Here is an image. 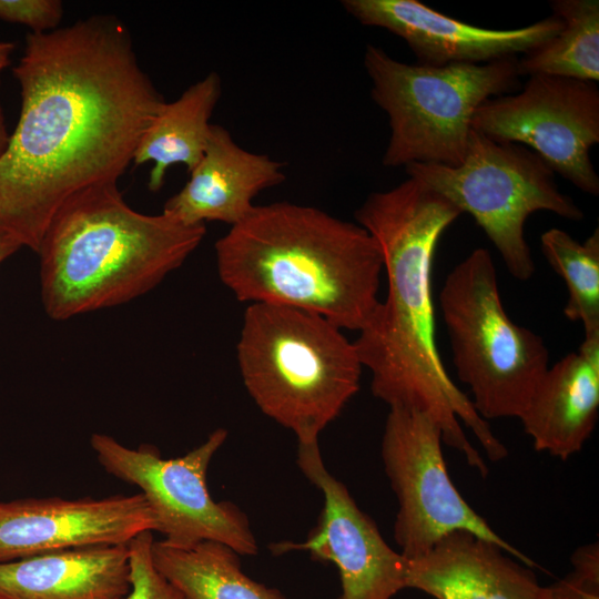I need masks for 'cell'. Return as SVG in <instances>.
Segmentation results:
<instances>
[{
	"label": "cell",
	"instance_id": "19",
	"mask_svg": "<svg viewBox=\"0 0 599 599\" xmlns=\"http://www.w3.org/2000/svg\"><path fill=\"white\" fill-rule=\"evenodd\" d=\"M222 94V80L216 72L190 85L176 100L164 102L143 133L132 163L153 162L148 186L158 192L166 171L183 164L192 171L205 151L210 119Z\"/></svg>",
	"mask_w": 599,
	"mask_h": 599
},
{
	"label": "cell",
	"instance_id": "2",
	"mask_svg": "<svg viewBox=\"0 0 599 599\" xmlns=\"http://www.w3.org/2000/svg\"><path fill=\"white\" fill-rule=\"evenodd\" d=\"M461 214L447 199L408 176L397 186L372 192L355 211L357 224L376 241L383 257L387 292L354 342L370 389L390 407L430 416L443 443L464 455L483 477L488 467L465 435L469 428L489 460L508 451L470 398L457 387L436 342L432 267L445 230Z\"/></svg>",
	"mask_w": 599,
	"mask_h": 599
},
{
	"label": "cell",
	"instance_id": "7",
	"mask_svg": "<svg viewBox=\"0 0 599 599\" xmlns=\"http://www.w3.org/2000/svg\"><path fill=\"white\" fill-rule=\"evenodd\" d=\"M439 306L456 374L476 412L485 420L519 418L549 367V351L508 316L487 250H474L449 272Z\"/></svg>",
	"mask_w": 599,
	"mask_h": 599
},
{
	"label": "cell",
	"instance_id": "17",
	"mask_svg": "<svg viewBox=\"0 0 599 599\" xmlns=\"http://www.w3.org/2000/svg\"><path fill=\"white\" fill-rule=\"evenodd\" d=\"M599 412V335L545 372L519 417L537 451L567 460L591 436Z\"/></svg>",
	"mask_w": 599,
	"mask_h": 599
},
{
	"label": "cell",
	"instance_id": "22",
	"mask_svg": "<svg viewBox=\"0 0 599 599\" xmlns=\"http://www.w3.org/2000/svg\"><path fill=\"white\" fill-rule=\"evenodd\" d=\"M540 248L568 291L565 316L580 322L585 337L599 335V229L583 242L552 227L540 236Z\"/></svg>",
	"mask_w": 599,
	"mask_h": 599
},
{
	"label": "cell",
	"instance_id": "28",
	"mask_svg": "<svg viewBox=\"0 0 599 599\" xmlns=\"http://www.w3.org/2000/svg\"><path fill=\"white\" fill-rule=\"evenodd\" d=\"M14 43L0 41V75L2 71L10 64V57L14 50Z\"/></svg>",
	"mask_w": 599,
	"mask_h": 599
},
{
	"label": "cell",
	"instance_id": "8",
	"mask_svg": "<svg viewBox=\"0 0 599 599\" xmlns=\"http://www.w3.org/2000/svg\"><path fill=\"white\" fill-rule=\"evenodd\" d=\"M405 171L461 213H469L518 281L530 280L536 271L525 237L530 214L548 211L570 221L583 219L573 200L559 191L555 172L535 152L475 130L461 164L410 163Z\"/></svg>",
	"mask_w": 599,
	"mask_h": 599
},
{
	"label": "cell",
	"instance_id": "3",
	"mask_svg": "<svg viewBox=\"0 0 599 599\" xmlns=\"http://www.w3.org/2000/svg\"><path fill=\"white\" fill-rule=\"evenodd\" d=\"M222 283L241 302L291 306L361 332L378 306L383 257L359 224L290 202L255 205L215 243Z\"/></svg>",
	"mask_w": 599,
	"mask_h": 599
},
{
	"label": "cell",
	"instance_id": "25",
	"mask_svg": "<svg viewBox=\"0 0 599 599\" xmlns=\"http://www.w3.org/2000/svg\"><path fill=\"white\" fill-rule=\"evenodd\" d=\"M548 587V599H599V583L590 582L572 571Z\"/></svg>",
	"mask_w": 599,
	"mask_h": 599
},
{
	"label": "cell",
	"instance_id": "4",
	"mask_svg": "<svg viewBox=\"0 0 599 599\" xmlns=\"http://www.w3.org/2000/svg\"><path fill=\"white\" fill-rule=\"evenodd\" d=\"M205 232L133 210L118 182L80 190L55 211L37 251L43 308L64 321L131 302L179 268Z\"/></svg>",
	"mask_w": 599,
	"mask_h": 599
},
{
	"label": "cell",
	"instance_id": "12",
	"mask_svg": "<svg viewBox=\"0 0 599 599\" xmlns=\"http://www.w3.org/2000/svg\"><path fill=\"white\" fill-rule=\"evenodd\" d=\"M297 465L323 493L324 507L303 542H276L271 551L305 550L315 560L335 564L342 586L337 599H392L405 589L407 558L387 545L346 486L328 473L318 443L298 445Z\"/></svg>",
	"mask_w": 599,
	"mask_h": 599
},
{
	"label": "cell",
	"instance_id": "9",
	"mask_svg": "<svg viewBox=\"0 0 599 599\" xmlns=\"http://www.w3.org/2000/svg\"><path fill=\"white\" fill-rule=\"evenodd\" d=\"M226 438L227 430L217 428L203 444L171 459H163L154 446L130 448L105 434H92L90 445L106 473L140 488L153 514L154 531L167 544L210 540L238 555H256L247 516L230 501H215L207 489L210 463Z\"/></svg>",
	"mask_w": 599,
	"mask_h": 599
},
{
	"label": "cell",
	"instance_id": "29",
	"mask_svg": "<svg viewBox=\"0 0 599 599\" xmlns=\"http://www.w3.org/2000/svg\"><path fill=\"white\" fill-rule=\"evenodd\" d=\"M9 133L6 125L4 114L0 105V158L4 153L9 143Z\"/></svg>",
	"mask_w": 599,
	"mask_h": 599
},
{
	"label": "cell",
	"instance_id": "23",
	"mask_svg": "<svg viewBox=\"0 0 599 599\" xmlns=\"http://www.w3.org/2000/svg\"><path fill=\"white\" fill-rule=\"evenodd\" d=\"M152 531H143L128 542L131 591L124 599H189L154 567Z\"/></svg>",
	"mask_w": 599,
	"mask_h": 599
},
{
	"label": "cell",
	"instance_id": "26",
	"mask_svg": "<svg viewBox=\"0 0 599 599\" xmlns=\"http://www.w3.org/2000/svg\"><path fill=\"white\" fill-rule=\"evenodd\" d=\"M572 572L577 576L599 583V547L592 542L575 550L571 556Z\"/></svg>",
	"mask_w": 599,
	"mask_h": 599
},
{
	"label": "cell",
	"instance_id": "27",
	"mask_svg": "<svg viewBox=\"0 0 599 599\" xmlns=\"http://www.w3.org/2000/svg\"><path fill=\"white\" fill-rule=\"evenodd\" d=\"M22 246L21 241L0 223V264Z\"/></svg>",
	"mask_w": 599,
	"mask_h": 599
},
{
	"label": "cell",
	"instance_id": "20",
	"mask_svg": "<svg viewBox=\"0 0 599 599\" xmlns=\"http://www.w3.org/2000/svg\"><path fill=\"white\" fill-rule=\"evenodd\" d=\"M151 554L156 570L189 599H285L245 575L238 554L224 544L174 546L154 540Z\"/></svg>",
	"mask_w": 599,
	"mask_h": 599
},
{
	"label": "cell",
	"instance_id": "24",
	"mask_svg": "<svg viewBox=\"0 0 599 599\" xmlns=\"http://www.w3.org/2000/svg\"><path fill=\"white\" fill-rule=\"evenodd\" d=\"M63 16L59 0H0V19L29 27L32 33L58 29Z\"/></svg>",
	"mask_w": 599,
	"mask_h": 599
},
{
	"label": "cell",
	"instance_id": "11",
	"mask_svg": "<svg viewBox=\"0 0 599 599\" xmlns=\"http://www.w3.org/2000/svg\"><path fill=\"white\" fill-rule=\"evenodd\" d=\"M473 130L500 142L524 145L583 193L599 194L590 149L599 142L597 83L535 74L522 90L486 100Z\"/></svg>",
	"mask_w": 599,
	"mask_h": 599
},
{
	"label": "cell",
	"instance_id": "15",
	"mask_svg": "<svg viewBox=\"0 0 599 599\" xmlns=\"http://www.w3.org/2000/svg\"><path fill=\"white\" fill-rule=\"evenodd\" d=\"M406 558V557H405ZM406 588L435 599H548L532 567L466 530L443 537L407 559Z\"/></svg>",
	"mask_w": 599,
	"mask_h": 599
},
{
	"label": "cell",
	"instance_id": "1",
	"mask_svg": "<svg viewBox=\"0 0 599 599\" xmlns=\"http://www.w3.org/2000/svg\"><path fill=\"white\" fill-rule=\"evenodd\" d=\"M12 72L21 110L0 158V223L37 253L68 197L118 182L165 101L111 14L28 33Z\"/></svg>",
	"mask_w": 599,
	"mask_h": 599
},
{
	"label": "cell",
	"instance_id": "16",
	"mask_svg": "<svg viewBox=\"0 0 599 599\" xmlns=\"http://www.w3.org/2000/svg\"><path fill=\"white\" fill-rule=\"evenodd\" d=\"M284 166L266 154L243 149L227 129L212 124L202 159L162 212L186 224L220 221L235 225L254 209L258 193L285 181Z\"/></svg>",
	"mask_w": 599,
	"mask_h": 599
},
{
	"label": "cell",
	"instance_id": "6",
	"mask_svg": "<svg viewBox=\"0 0 599 599\" xmlns=\"http://www.w3.org/2000/svg\"><path fill=\"white\" fill-rule=\"evenodd\" d=\"M517 58L486 63L408 64L368 44L364 67L370 97L390 128L383 165L464 161L476 110L520 88Z\"/></svg>",
	"mask_w": 599,
	"mask_h": 599
},
{
	"label": "cell",
	"instance_id": "30",
	"mask_svg": "<svg viewBox=\"0 0 599 599\" xmlns=\"http://www.w3.org/2000/svg\"><path fill=\"white\" fill-rule=\"evenodd\" d=\"M0 599H6V598L0 595Z\"/></svg>",
	"mask_w": 599,
	"mask_h": 599
},
{
	"label": "cell",
	"instance_id": "21",
	"mask_svg": "<svg viewBox=\"0 0 599 599\" xmlns=\"http://www.w3.org/2000/svg\"><path fill=\"white\" fill-rule=\"evenodd\" d=\"M562 23L552 39L517 60L519 75H555L597 83L599 80V1L554 0Z\"/></svg>",
	"mask_w": 599,
	"mask_h": 599
},
{
	"label": "cell",
	"instance_id": "18",
	"mask_svg": "<svg viewBox=\"0 0 599 599\" xmlns=\"http://www.w3.org/2000/svg\"><path fill=\"white\" fill-rule=\"evenodd\" d=\"M130 591L128 544L0 562V595L6 599H124Z\"/></svg>",
	"mask_w": 599,
	"mask_h": 599
},
{
	"label": "cell",
	"instance_id": "13",
	"mask_svg": "<svg viewBox=\"0 0 599 599\" xmlns=\"http://www.w3.org/2000/svg\"><path fill=\"white\" fill-rule=\"evenodd\" d=\"M154 530L153 514L141 493L0 502V562L79 547L126 545Z\"/></svg>",
	"mask_w": 599,
	"mask_h": 599
},
{
	"label": "cell",
	"instance_id": "5",
	"mask_svg": "<svg viewBox=\"0 0 599 599\" xmlns=\"http://www.w3.org/2000/svg\"><path fill=\"white\" fill-rule=\"evenodd\" d=\"M236 355L254 403L292 430L298 445L317 444L321 432L359 389L363 365L354 342L304 309L251 303Z\"/></svg>",
	"mask_w": 599,
	"mask_h": 599
},
{
	"label": "cell",
	"instance_id": "10",
	"mask_svg": "<svg viewBox=\"0 0 599 599\" xmlns=\"http://www.w3.org/2000/svg\"><path fill=\"white\" fill-rule=\"evenodd\" d=\"M441 445L440 427L430 416L405 407L389 408L380 454L398 502L394 538L399 552L413 559L446 535L466 530L536 567L464 499L449 477Z\"/></svg>",
	"mask_w": 599,
	"mask_h": 599
},
{
	"label": "cell",
	"instance_id": "14",
	"mask_svg": "<svg viewBox=\"0 0 599 599\" xmlns=\"http://www.w3.org/2000/svg\"><path fill=\"white\" fill-rule=\"evenodd\" d=\"M343 8L361 24L402 38L420 64L486 63L516 58L552 39L562 21L552 14L507 30L476 27L436 11L419 0H344Z\"/></svg>",
	"mask_w": 599,
	"mask_h": 599
}]
</instances>
